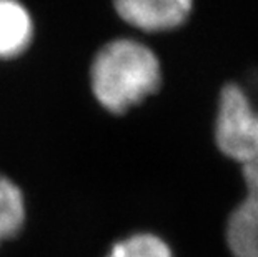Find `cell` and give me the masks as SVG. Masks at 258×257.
<instances>
[{
  "mask_svg": "<svg viewBox=\"0 0 258 257\" xmlns=\"http://www.w3.org/2000/svg\"><path fill=\"white\" fill-rule=\"evenodd\" d=\"M246 194L228 216L225 237L233 257H258V159L241 166Z\"/></svg>",
  "mask_w": 258,
  "mask_h": 257,
  "instance_id": "cell-3",
  "label": "cell"
},
{
  "mask_svg": "<svg viewBox=\"0 0 258 257\" xmlns=\"http://www.w3.org/2000/svg\"><path fill=\"white\" fill-rule=\"evenodd\" d=\"M27 205L22 189L0 172V244L19 236L25 224Z\"/></svg>",
  "mask_w": 258,
  "mask_h": 257,
  "instance_id": "cell-6",
  "label": "cell"
},
{
  "mask_svg": "<svg viewBox=\"0 0 258 257\" xmlns=\"http://www.w3.org/2000/svg\"><path fill=\"white\" fill-rule=\"evenodd\" d=\"M34 19L25 5L15 0H0V59L22 56L34 40Z\"/></svg>",
  "mask_w": 258,
  "mask_h": 257,
  "instance_id": "cell-5",
  "label": "cell"
},
{
  "mask_svg": "<svg viewBox=\"0 0 258 257\" xmlns=\"http://www.w3.org/2000/svg\"><path fill=\"white\" fill-rule=\"evenodd\" d=\"M107 257H173V250L157 234L135 232L113 242Z\"/></svg>",
  "mask_w": 258,
  "mask_h": 257,
  "instance_id": "cell-7",
  "label": "cell"
},
{
  "mask_svg": "<svg viewBox=\"0 0 258 257\" xmlns=\"http://www.w3.org/2000/svg\"><path fill=\"white\" fill-rule=\"evenodd\" d=\"M215 144L241 166L258 159V106L235 82L225 84L218 95Z\"/></svg>",
  "mask_w": 258,
  "mask_h": 257,
  "instance_id": "cell-2",
  "label": "cell"
},
{
  "mask_svg": "<svg viewBox=\"0 0 258 257\" xmlns=\"http://www.w3.org/2000/svg\"><path fill=\"white\" fill-rule=\"evenodd\" d=\"M118 17L144 32H168L190 17V0H118L113 4Z\"/></svg>",
  "mask_w": 258,
  "mask_h": 257,
  "instance_id": "cell-4",
  "label": "cell"
},
{
  "mask_svg": "<svg viewBox=\"0 0 258 257\" xmlns=\"http://www.w3.org/2000/svg\"><path fill=\"white\" fill-rule=\"evenodd\" d=\"M162 64L152 47L117 37L98 48L90 64V89L105 111L125 114L162 85Z\"/></svg>",
  "mask_w": 258,
  "mask_h": 257,
  "instance_id": "cell-1",
  "label": "cell"
}]
</instances>
